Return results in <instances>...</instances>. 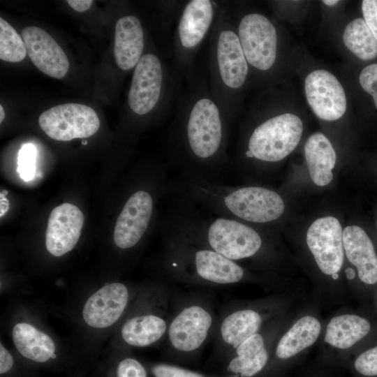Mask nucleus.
<instances>
[{
    "instance_id": "nucleus-1",
    "label": "nucleus",
    "mask_w": 377,
    "mask_h": 377,
    "mask_svg": "<svg viewBox=\"0 0 377 377\" xmlns=\"http://www.w3.org/2000/svg\"><path fill=\"white\" fill-rule=\"evenodd\" d=\"M168 136L169 167L178 174L219 181L230 164L231 124L212 96L207 75L193 66L186 72Z\"/></svg>"
},
{
    "instance_id": "nucleus-2",
    "label": "nucleus",
    "mask_w": 377,
    "mask_h": 377,
    "mask_svg": "<svg viewBox=\"0 0 377 377\" xmlns=\"http://www.w3.org/2000/svg\"><path fill=\"white\" fill-rule=\"evenodd\" d=\"M167 220L168 232L208 248L240 265L250 262L274 281L281 290H288L272 275L274 253L268 239L251 224L213 215L205 217L189 200L172 197Z\"/></svg>"
},
{
    "instance_id": "nucleus-3",
    "label": "nucleus",
    "mask_w": 377,
    "mask_h": 377,
    "mask_svg": "<svg viewBox=\"0 0 377 377\" xmlns=\"http://www.w3.org/2000/svg\"><path fill=\"white\" fill-rule=\"evenodd\" d=\"M161 267L167 281L212 287L259 285L281 292L269 279L208 248L167 232Z\"/></svg>"
},
{
    "instance_id": "nucleus-4",
    "label": "nucleus",
    "mask_w": 377,
    "mask_h": 377,
    "mask_svg": "<svg viewBox=\"0 0 377 377\" xmlns=\"http://www.w3.org/2000/svg\"><path fill=\"white\" fill-rule=\"evenodd\" d=\"M209 89L226 118L232 124L249 66L243 52L228 4L220 5L210 33L207 54Z\"/></svg>"
},
{
    "instance_id": "nucleus-5",
    "label": "nucleus",
    "mask_w": 377,
    "mask_h": 377,
    "mask_svg": "<svg viewBox=\"0 0 377 377\" xmlns=\"http://www.w3.org/2000/svg\"><path fill=\"white\" fill-rule=\"evenodd\" d=\"M297 294L290 290L267 296L233 300L219 312L214 337V353L224 358L244 340L259 332L274 319L293 310Z\"/></svg>"
},
{
    "instance_id": "nucleus-6",
    "label": "nucleus",
    "mask_w": 377,
    "mask_h": 377,
    "mask_svg": "<svg viewBox=\"0 0 377 377\" xmlns=\"http://www.w3.org/2000/svg\"><path fill=\"white\" fill-rule=\"evenodd\" d=\"M218 319L219 312L209 293L177 290L163 341L170 357H188L199 353L214 339Z\"/></svg>"
},
{
    "instance_id": "nucleus-7",
    "label": "nucleus",
    "mask_w": 377,
    "mask_h": 377,
    "mask_svg": "<svg viewBox=\"0 0 377 377\" xmlns=\"http://www.w3.org/2000/svg\"><path fill=\"white\" fill-rule=\"evenodd\" d=\"M306 244L321 275L313 301L320 305L344 302L348 291L341 275L344 249L338 219L331 216L316 219L307 230Z\"/></svg>"
},
{
    "instance_id": "nucleus-8",
    "label": "nucleus",
    "mask_w": 377,
    "mask_h": 377,
    "mask_svg": "<svg viewBox=\"0 0 377 377\" xmlns=\"http://www.w3.org/2000/svg\"><path fill=\"white\" fill-rule=\"evenodd\" d=\"M184 80L172 61L168 66L157 54H144L134 68L127 100L129 110L140 117L160 108L172 112Z\"/></svg>"
},
{
    "instance_id": "nucleus-9",
    "label": "nucleus",
    "mask_w": 377,
    "mask_h": 377,
    "mask_svg": "<svg viewBox=\"0 0 377 377\" xmlns=\"http://www.w3.org/2000/svg\"><path fill=\"white\" fill-rule=\"evenodd\" d=\"M302 131V120L291 113L262 121L239 142L234 165L240 168L251 162L268 164L283 160L297 146Z\"/></svg>"
},
{
    "instance_id": "nucleus-10",
    "label": "nucleus",
    "mask_w": 377,
    "mask_h": 377,
    "mask_svg": "<svg viewBox=\"0 0 377 377\" xmlns=\"http://www.w3.org/2000/svg\"><path fill=\"white\" fill-rule=\"evenodd\" d=\"M220 4L212 0H191L178 10L172 36V62L185 77L194 66L195 56L212 31Z\"/></svg>"
},
{
    "instance_id": "nucleus-11",
    "label": "nucleus",
    "mask_w": 377,
    "mask_h": 377,
    "mask_svg": "<svg viewBox=\"0 0 377 377\" xmlns=\"http://www.w3.org/2000/svg\"><path fill=\"white\" fill-rule=\"evenodd\" d=\"M374 326L371 320L357 312L339 310L324 320L320 339V355L329 362L344 363L364 348Z\"/></svg>"
},
{
    "instance_id": "nucleus-12",
    "label": "nucleus",
    "mask_w": 377,
    "mask_h": 377,
    "mask_svg": "<svg viewBox=\"0 0 377 377\" xmlns=\"http://www.w3.org/2000/svg\"><path fill=\"white\" fill-rule=\"evenodd\" d=\"M318 306L313 301L294 315L276 343L266 374H277L287 368L319 342L324 320Z\"/></svg>"
},
{
    "instance_id": "nucleus-13",
    "label": "nucleus",
    "mask_w": 377,
    "mask_h": 377,
    "mask_svg": "<svg viewBox=\"0 0 377 377\" xmlns=\"http://www.w3.org/2000/svg\"><path fill=\"white\" fill-rule=\"evenodd\" d=\"M294 315L292 310L274 319L236 347L226 359L230 376L257 377L265 373L276 343Z\"/></svg>"
},
{
    "instance_id": "nucleus-14",
    "label": "nucleus",
    "mask_w": 377,
    "mask_h": 377,
    "mask_svg": "<svg viewBox=\"0 0 377 377\" xmlns=\"http://www.w3.org/2000/svg\"><path fill=\"white\" fill-rule=\"evenodd\" d=\"M177 288L166 281L151 309L131 316L123 324L121 335L130 346L145 347L164 340Z\"/></svg>"
},
{
    "instance_id": "nucleus-15",
    "label": "nucleus",
    "mask_w": 377,
    "mask_h": 377,
    "mask_svg": "<svg viewBox=\"0 0 377 377\" xmlns=\"http://www.w3.org/2000/svg\"><path fill=\"white\" fill-rule=\"evenodd\" d=\"M344 259L350 263L344 269V280L348 291L363 296L365 288L377 285V253L365 231L357 226L343 230Z\"/></svg>"
},
{
    "instance_id": "nucleus-16",
    "label": "nucleus",
    "mask_w": 377,
    "mask_h": 377,
    "mask_svg": "<svg viewBox=\"0 0 377 377\" xmlns=\"http://www.w3.org/2000/svg\"><path fill=\"white\" fill-rule=\"evenodd\" d=\"M158 193H169V182L153 192L140 188L128 196L114 225L113 239L118 248L131 249L142 240L152 222Z\"/></svg>"
},
{
    "instance_id": "nucleus-17",
    "label": "nucleus",
    "mask_w": 377,
    "mask_h": 377,
    "mask_svg": "<svg viewBox=\"0 0 377 377\" xmlns=\"http://www.w3.org/2000/svg\"><path fill=\"white\" fill-rule=\"evenodd\" d=\"M235 26L249 66L262 72L270 70L277 56V32L273 23L261 13H249Z\"/></svg>"
},
{
    "instance_id": "nucleus-18",
    "label": "nucleus",
    "mask_w": 377,
    "mask_h": 377,
    "mask_svg": "<svg viewBox=\"0 0 377 377\" xmlns=\"http://www.w3.org/2000/svg\"><path fill=\"white\" fill-rule=\"evenodd\" d=\"M38 124L48 137L59 141L90 137L100 127L99 118L94 109L72 103L44 111L38 118Z\"/></svg>"
},
{
    "instance_id": "nucleus-19",
    "label": "nucleus",
    "mask_w": 377,
    "mask_h": 377,
    "mask_svg": "<svg viewBox=\"0 0 377 377\" xmlns=\"http://www.w3.org/2000/svg\"><path fill=\"white\" fill-rule=\"evenodd\" d=\"M305 94L314 114L320 119L334 121L346 110L344 89L336 77L325 70H316L305 79Z\"/></svg>"
},
{
    "instance_id": "nucleus-20",
    "label": "nucleus",
    "mask_w": 377,
    "mask_h": 377,
    "mask_svg": "<svg viewBox=\"0 0 377 377\" xmlns=\"http://www.w3.org/2000/svg\"><path fill=\"white\" fill-rule=\"evenodd\" d=\"M29 57L45 75L61 79L68 73L69 61L62 48L45 30L35 26L22 31Z\"/></svg>"
},
{
    "instance_id": "nucleus-21",
    "label": "nucleus",
    "mask_w": 377,
    "mask_h": 377,
    "mask_svg": "<svg viewBox=\"0 0 377 377\" xmlns=\"http://www.w3.org/2000/svg\"><path fill=\"white\" fill-rule=\"evenodd\" d=\"M84 217L74 205L64 203L50 212L45 234L46 249L59 257L71 251L77 243Z\"/></svg>"
},
{
    "instance_id": "nucleus-22",
    "label": "nucleus",
    "mask_w": 377,
    "mask_h": 377,
    "mask_svg": "<svg viewBox=\"0 0 377 377\" xmlns=\"http://www.w3.org/2000/svg\"><path fill=\"white\" fill-rule=\"evenodd\" d=\"M130 292L122 283L107 284L87 300L82 316L94 328H105L115 323L126 310Z\"/></svg>"
},
{
    "instance_id": "nucleus-23",
    "label": "nucleus",
    "mask_w": 377,
    "mask_h": 377,
    "mask_svg": "<svg viewBox=\"0 0 377 377\" xmlns=\"http://www.w3.org/2000/svg\"><path fill=\"white\" fill-rule=\"evenodd\" d=\"M145 36L142 23L133 15L120 17L115 24L114 57L123 71L135 68L142 57Z\"/></svg>"
},
{
    "instance_id": "nucleus-24",
    "label": "nucleus",
    "mask_w": 377,
    "mask_h": 377,
    "mask_svg": "<svg viewBox=\"0 0 377 377\" xmlns=\"http://www.w3.org/2000/svg\"><path fill=\"white\" fill-rule=\"evenodd\" d=\"M304 155L312 181L318 186L327 185L333 178L336 153L330 140L321 133L312 134L304 145Z\"/></svg>"
},
{
    "instance_id": "nucleus-25",
    "label": "nucleus",
    "mask_w": 377,
    "mask_h": 377,
    "mask_svg": "<svg viewBox=\"0 0 377 377\" xmlns=\"http://www.w3.org/2000/svg\"><path fill=\"white\" fill-rule=\"evenodd\" d=\"M13 339L20 353L32 361L45 362L54 354L53 340L30 324H16L13 329Z\"/></svg>"
},
{
    "instance_id": "nucleus-26",
    "label": "nucleus",
    "mask_w": 377,
    "mask_h": 377,
    "mask_svg": "<svg viewBox=\"0 0 377 377\" xmlns=\"http://www.w3.org/2000/svg\"><path fill=\"white\" fill-rule=\"evenodd\" d=\"M345 46L362 60L374 59L377 56V40L362 18L348 24L343 34Z\"/></svg>"
},
{
    "instance_id": "nucleus-27",
    "label": "nucleus",
    "mask_w": 377,
    "mask_h": 377,
    "mask_svg": "<svg viewBox=\"0 0 377 377\" xmlns=\"http://www.w3.org/2000/svg\"><path fill=\"white\" fill-rule=\"evenodd\" d=\"M27 54L22 38L2 17L0 18V59L8 62H19Z\"/></svg>"
},
{
    "instance_id": "nucleus-28",
    "label": "nucleus",
    "mask_w": 377,
    "mask_h": 377,
    "mask_svg": "<svg viewBox=\"0 0 377 377\" xmlns=\"http://www.w3.org/2000/svg\"><path fill=\"white\" fill-rule=\"evenodd\" d=\"M346 362L360 376L377 377V343L357 351Z\"/></svg>"
},
{
    "instance_id": "nucleus-29",
    "label": "nucleus",
    "mask_w": 377,
    "mask_h": 377,
    "mask_svg": "<svg viewBox=\"0 0 377 377\" xmlns=\"http://www.w3.org/2000/svg\"><path fill=\"white\" fill-rule=\"evenodd\" d=\"M36 156L37 150L32 143L23 145L19 151L17 172L25 182L31 180L35 176Z\"/></svg>"
},
{
    "instance_id": "nucleus-30",
    "label": "nucleus",
    "mask_w": 377,
    "mask_h": 377,
    "mask_svg": "<svg viewBox=\"0 0 377 377\" xmlns=\"http://www.w3.org/2000/svg\"><path fill=\"white\" fill-rule=\"evenodd\" d=\"M151 371L154 377H207L202 374L166 363L154 364Z\"/></svg>"
},
{
    "instance_id": "nucleus-31",
    "label": "nucleus",
    "mask_w": 377,
    "mask_h": 377,
    "mask_svg": "<svg viewBox=\"0 0 377 377\" xmlns=\"http://www.w3.org/2000/svg\"><path fill=\"white\" fill-rule=\"evenodd\" d=\"M362 89L372 97L377 109V64L364 67L360 75Z\"/></svg>"
},
{
    "instance_id": "nucleus-32",
    "label": "nucleus",
    "mask_w": 377,
    "mask_h": 377,
    "mask_svg": "<svg viewBox=\"0 0 377 377\" xmlns=\"http://www.w3.org/2000/svg\"><path fill=\"white\" fill-rule=\"evenodd\" d=\"M117 377H147V372L140 362L126 357L118 364Z\"/></svg>"
},
{
    "instance_id": "nucleus-33",
    "label": "nucleus",
    "mask_w": 377,
    "mask_h": 377,
    "mask_svg": "<svg viewBox=\"0 0 377 377\" xmlns=\"http://www.w3.org/2000/svg\"><path fill=\"white\" fill-rule=\"evenodd\" d=\"M364 20L377 40V0H364L362 2Z\"/></svg>"
},
{
    "instance_id": "nucleus-34",
    "label": "nucleus",
    "mask_w": 377,
    "mask_h": 377,
    "mask_svg": "<svg viewBox=\"0 0 377 377\" xmlns=\"http://www.w3.org/2000/svg\"><path fill=\"white\" fill-rule=\"evenodd\" d=\"M13 359L10 353L1 343L0 345V374L8 372L13 367Z\"/></svg>"
},
{
    "instance_id": "nucleus-35",
    "label": "nucleus",
    "mask_w": 377,
    "mask_h": 377,
    "mask_svg": "<svg viewBox=\"0 0 377 377\" xmlns=\"http://www.w3.org/2000/svg\"><path fill=\"white\" fill-rule=\"evenodd\" d=\"M91 0H68V5L75 10L82 13L87 10L93 3Z\"/></svg>"
},
{
    "instance_id": "nucleus-36",
    "label": "nucleus",
    "mask_w": 377,
    "mask_h": 377,
    "mask_svg": "<svg viewBox=\"0 0 377 377\" xmlns=\"http://www.w3.org/2000/svg\"><path fill=\"white\" fill-rule=\"evenodd\" d=\"M8 191L3 190L0 193V217L1 218L9 209V202L6 198Z\"/></svg>"
},
{
    "instance_id": "nucleus-37",
    "label": "nucleus",
    "mask_w": 377,
    "mask_h": 377,
    "mask_svg": "<svg viewBox=\"0 0 377 377\" xmlns=\"http://www.w3.org/2000/svg\"><path fill=\"white\" fill-rule=\"evenodd\" d=\"M324 4L329 6H333L336 4H337L339 1L338 0H324L322 1Z\"/></svg>"
},
{
    "instance_id": "nucleus-38",
    "label": "nucleus",
    "mask_w": 377,
    "mask_h": 377,
    "mask_svg": "<svg viewBox=\"0 0 377 377\" xmlns=\"http://www.w3.org/2000/svg\"><path fill=\"white\" fill-rule=\"evenodd\" d=\"M4 117H5V112H4L2 105H0V123L3 121V120L4 119Z\"/></svg>"
},
{
    "instance_id": "nucleus-39",
    "label": "nucleus",
    "mask_w": 377,
    "mask_h": 377,
    "mask_svg": "<svg viewBox=\"0 0 377 377\" xmlns=\"http://www.w3.org/2000/svg\"><path fill=\"white\" fill-rule=\"evenodd\" d=\"M374 290H375V292H374V301L376 309V311H377V288H376Z\"/></svg>"
},
{
    "instance_id": "nucleus-40",
    "label": "nucleus",
    "mask_w": 377,
    "mask_h": 377,
    "mask_svg": "<svg viewBox=\"0 0 377 377\" xmlns=\"http://www.w3.org/2000/svg\"><path fill=\"white\" fill-rule=\"evenodd\" d=\"M87 143V142L85 141V140H84V141L82 142V144H83V145H86Z\"/></svg>"
}]
</instances>
